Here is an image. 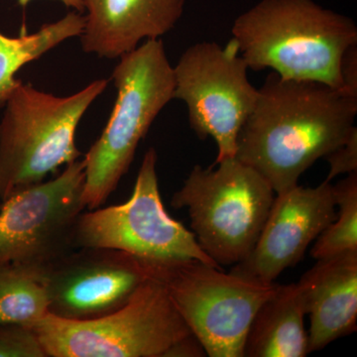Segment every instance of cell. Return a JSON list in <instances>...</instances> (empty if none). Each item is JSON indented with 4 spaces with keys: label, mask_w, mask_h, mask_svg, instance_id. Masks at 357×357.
<instances>
[{
    "label": "cell",
    "mask_w": 357,
    "mask_h": 357,
    "mask_svg": "<svg viewBox=\"0 0 357 357\" xmlns=\"http://www.w3.org/2000/svg\"><path fill=\"white\" fill-rule=\"evenodd\" d=\"M357 115V96L328 84L269 75L244 122L236 158L252 167L275 194L296 187L310 167L344 144Z\"/></svg>",
    "instance_id": "cell-1"
},
{
    "label": "cell",
    "mask_w": 357,
    "mask_h": 357,
    "mask_svg": "<svg viewBox=\"0 0 357 357\" xmlns=\"http://www.w3.org/2000/svg\"><path fill=\"white\" fill-rule=\"evenodd\" d=\"M231 32L249 69L337 89L342 58L357 45L356 22L312 0H261Z\"/></svg>",
    "instance_id": "cell-2"
},
{
    "label": "cell",
    "mask_w": 357,
    "mask_h": 357,
    "mask_svg": "<svg viewBox=\"0 0 357 357\" xmlns=\"http://www.w3.org/2000/svg\"><path fill=\"white\" fill-rule=\"evenodd\" d=\"M117 96L109 121L84 155L83 201L95 210L128 172L140 141L174 100L175 77L161 39L147 40L119 58L112 73Z\"/></svg>",
    "instance_id": "cell-3"
},
{
    "label": "cell",
    "mask_w": 357,
    "mask_h": 357,
    "mask_svg": "<svg viewBox=\"0 0 357 357\" xmlns=\"http://www.w3.org/2000/svg\"><path fill=\"white\" fill-rule=\"evenodd\" d=\"M109 79H96L68 96L46 93L22 81L0 119V199L44 182L76 161L77 126Z\"/></svg>",
    "instance_id": "cell-4"
},
{
    "label": "cell",
    "mask_w": 357,
    "mask_h": 357,
    "mask_svg": "<svg viewBox=\"0 0 357 357\" xmlns=\"http://www.w3.org/2000/svg\"><path fill=\"white\" fill-rule=\"evenodd\" d=\"M196 165L173 195L175 208H187L192 234L218 265H236L257 243L275 192L261 174L234 158Z\"/></svg>",
    "instance_id": "cell-5"
},
{
    "label": "cell",
    "mask_w": 357,
    "mask_h": 357,
    "mask_svg": "<svg viewBox=\"0 0 357 357\" xmlns=\"http://www.w3.org/2000/svg\"><path fill=\"white\" fill-rule=\"evenodd\" d=\"M33 330L47 357H166L192 335L153 276L116 311L86 321L47 314Z\"/></svg>",
    "instance_id": "cell-6"
},
{
    "label": "cell",
    "mask_w": 357,
    "mask_h": 357,
    "mask_svg": "<svg viewBox=\"0 0 357 357\" xmlns=\"http://www.w3.org/2000/svg\"><path fill=\"white\" fill-rule=\"evenodd\" d=\"M149 264L206 356L243 357L251 321L279 284L225 273L196 259Z\"/></svg>",
    "instance_id": "cell-7"
},
{
    "label": "cell",
    "mask_w": 357,
    "mask_h": 357,
    "mask_svg": "<svg viewBox=\"0 0 357 357\" xmlns=\"http://www.w3.org/2000/svg\"><path fill=\"white\" fill-rule=\"evenodd\" d=\"M156 150H147L128 202L84 211L75 236L76 248L123 251L151 263L196 259L220 268L192 231L167 213L159 191Z\"/></svg>",
    "instance_id": "cell-8"
},
{
    "label": "cell",
    "mask_w": 357,
    "mask_h": 357,
    "mask_svg": "<svg viewBox=\"0 0 357 357\" xmlns=\"http://www.w3.org/2000/svg\"><path fill=\"white\" fill-rule=\"evenodd\" d=\"M84 161L76 160L51 180L26 188L2 201L0 265L40 276L75 250L83 201Z\"/></svg>",
    "instance_id": "cell-9"
},
{
    "label": "cell",
    "mask_w": 357,
    "mask_h": 357,
    "mask_svg": "<svg viewBox=\"0 0 357 357\" xmlns=\"http://www.w3.org/2000/svg\"><path fill=\"white\" fill-rule=\"evenodd\" d=\"M173 69L174 98L187 105L190 126L199 139L215 140V163L236 157L237 137L258 96L236 40L225 46L192 45Z\"/></svg>",
    "instance_id": "cell-10"
},
{
    "label": "cell",
    "mask_w": 357,
    "mask_h": 357,
    "mask_svg": "<svg viewBox=\"0 0 357 357\" xmlns=\"http://www.w3.org/2000/svg\"><path fill=\"white\" fill-rule=\"evenodd\" d=\"M149 262L105 248H77L40 276L49 314L72 321L100 318L124 306L151 278Z\"/></svg>",
    "instance_id": "cell-11"
},
{
    "label": "cell",
    "mask_w": 357,
    "mask_h": 357,
    "mask_svg": "<svg viewBox=\"0 0 357 357\" xmlns=\"http://www.w3.org/2000/svg\"><path fill=\"white\" fill-rule=\"evenodd\" d=\"M335 206L333 185L326 181L318 187L297 185L276 195L255 248L230 272L259 283H275L335 220Z\"/></svg>",
    "instance_id": "cell-12"
},
{
    "label": "cell",
    "mask_w": 357,
    "mask_h": 357,
    "mask_svg": "<svg viewBox=\"0 0 357 357\" xmlns=\"http://www.w3.org/2000/svg\"><path fill=\"white\" fill-rule=\"evenodd\" d=\"M84 27L79 35L84 53L115 60L147 40L174 29L185 0H82Z\"/></svg>",
    "instance_id": "cell-13"
},
{
    "label": "cell",
    "mask_w": 357,
    "mask_h": 357,
    "mask_svg": "<svg viewBox=\"0 0 357 357\" xmlns=\"http://www.w3.org/2000/svg\"><path fill=\"white\" fill-rule=\"evenodd\" d=\"M297 286L311 319L309 354L356 332L357 251L317 260Z\"/></svg>",
    "instance_id": "cell-14"
},
{
    "label": "cell",
    "mask_w": 357,
    "mask_h": 357,
    "mask_svg": "<svg viewBox=\"0 0 357 357\" xmlns=\"http://www.w3.org/2000/svg\"><path fill=\"white\" fill-rule=\"evenodd\" d=\"M306 316L297 283L278 285L251 321L243 357H304L309 354Z\"/></svg>",
    "instance_id": "cell-15"
},
{
    "label": "cell",
    "mask_w": 357,
    "mask_h": 357,
    "mask_svg": "<svg viewBox=\"0 0 357 357\" xmlns=\"http://www.w3.org/2000/svg\"><path fill=\"white\" fill-rule=\"evenodd\" d=\"M84 27V15L73 10L32 34L23 29L20 36L9 37L0 31V114L20 84L21 79H16L15 75L21 68L38 60L63 42L79 37Z\"/></svg>",
    "instance_id": "cell-16"
},
{
    "label": "cell",
    "mask_w": 357,
    "mask_h": 357,
    "mask_svg": "<svg viewBox=\"0 0 357 357\" xmlns=\"http://www.w3.org/2000/svg\"><path fill=\"white\" fill-rule=\"evenodd\" d=\"M43 283L31 272L0 265V325L33 328L49 314Z\"/></svg>",
    "instance_id": "cell-17"
},
{
    "label": "cell",
    "mask_w": 357,
    "mask_h": 357,
    "mask_svg": "<svg viewBox=\"0 0 357 357\" xmlns=\"http://www.w3.org/2000/svg\"><path fill=\"white\" fill-rule=\"evenodd\" d=\"M333 189L340 211L312 246L311 255L316 260L357 251V172L347 175Z\"/></svg>",
    "instance_id": "cell-18"
},
{
    "label": "cell",
    "mask_w": 357,
    "mask_h": 357,
    "mask_svg": "<svg viewBox=\"0 0 357 357\" xmlns=\"http://www.w3.org/2000/svg\"><path fill=\"white\" fill-rule=\"evenodd\" d=\"M0 357H47L30 326L0 325Z\"/></svg>",
    "instance_id": "cell-19"
},
{
    "label": "cell",
    "mask_w": 357,
    "mask_h": 357,
    "mask_svg": "<svg viewBox=\"0 0 357 357\" xmlns=\"http://www.w3.org/2000/svg\"><path fill=\"white\" fill-rule=\"evenodd\" d=\"M330 171H328L326 182H331L333 178L342 174L357 172V128L352 129L349 138L337 149L326 155Z\"/></svg>",
    "instance_id": "cell-20"
},
{
    "label": "cell",
    "mask_w": 357,
    "mask_h": 357,
    "mask_svg": "<svg viewBox=\"0 0 357 357\" xmlns=\"http://www.w3.org/2000/svg\"><path fill=\"white\" fill-rule=\"evenodd\" d=\"M342 89L349 95L357 96V48L352 46L345 52L340 65Z\"/></svg>",
    "instance_id": "cell-21"
},
{
    "label": "cell",
    "mask_w": 357,
    "mask_h": 357,
    "mask_svg": "<svg viewBox=\"0 0 357 357\" xmlns=\"http://www.w3.org/2000/svg\"><path fill=\"white\" fill-rule=\"evenodd\" d=\"M202 357L206 356L203 344L194 335H188L174 345L166 357Z\"/></svg>",
    "instance_id": "cell-22"
},
{
    "label": "cell",
    "mask_w": 357,
    "mask_h": 357,
    "mask_svg": "<svg viewBox=\"0 0 357 357\" xmlns=\"http://www.w3.org/2000/svg\"><path fill=\"white\" fill-rule=\"evenodd\" d=\"M17 1L20 6L22 7L23 9H25L31 0H17ZM55 1L62 2L65 6L73 8L75 11H77V13H84V4L82 0H55Z\"/></svg>",
    "instance_id": "cell-23"
},
{
    "label": "cell",
    "mask_w": 357,
    "mask_h": 357,
    "mask_svg": "<svg viewBox=\"0 0 357 357\" xmlns=\"http://www.w3.org/2000/svg\"><path fill=\"white\" fill-rule=\"evenodd\" d=\"M2 201L0 199V208H1Z\"/></svg>",
    "instance_id": "cell-24"
}]
</instances>
